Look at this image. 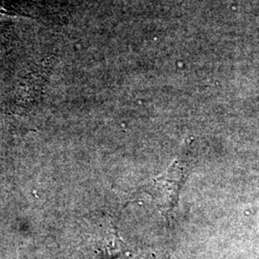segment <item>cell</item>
<instances>
[{"instance_id":"obj_1","label":"cell","mask_w":259,"mask_h":259,"mask_svg":"<svg viewBox=\"0 0 259 259\" xmlns=\"http://www.w3.org/2000/svg\"><path fill=\"white\" fill-rule=\"evenodd\" d=\"M185 176V157L180 155L165 172L154 179L147 186L146 191L164 214L172 212L176 207Z\"/></svg>"}]
</instances>
